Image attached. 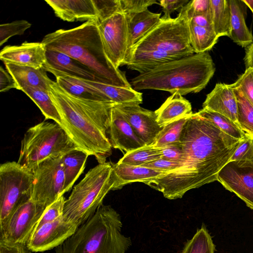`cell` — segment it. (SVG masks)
I'll use <instances>...</instances> for the list:
<instances>
[{
    "mask_svg": "<svg viewBox=\"0 0 253 253\" xmlns=\"http://www.w3.org/2000/svg\"><path fill=\"white\" fill-rule=\"evenodd\" d=\"M240 141L193 113L180 138L183 159L179 167L145 184L168 199L181 198L190 190L216 181Z\"/></svg>",
    "mask_w": 253,
    "mask_h": 253,
    "instance_id": "cell-1",
    "label": "cell"
},
{
    "mask_svg": "<svg viewBox=\"0 0 253 253\" xmlns=\"http://www.w3.org/2000/svg\"><path fill=\"white\" fill-rule=\"evenodd\" d=\"M61 120V126L77 149L106 162L113 148L108 134L111 112L116 104L74 96L53 82L48 91Z\"/></svg>",
    "mask_w": 253,
    "mask_h": 253,
    "instance_id": "cell-2",
    "label": "cell"
},
{
    "mask_svg": "<svg viewBox=\"0 0 253 253\" xmlns=\"http://www.w3.org/2000/svg\"><path fill=\"white\" fill-rule=\"evenodd\" d=\"M46 48L63 52L92 70L102 83L132 87L125 74L116 69L105 52L96 21L74 28L59 29L46 35L41 42Z\"/></svg>",
    "mask_w": 253,
    "mask_h": 253,
    "instance_id": "cell-3",
    "label": "cell"
},
{
    "mask_svg": "<svg viewBox=\"0 0 253 253\" xmlns=\"http://www.w3.org/2000/svg\"><path fill=\"white\" fill-rule=\"evenodd\" d=\"M215 67L209 52L195 53L163 64L132 79L136 91L154 89L181 95L203 89L213 77Z\"/></svg>",
    "mask_w": 253,
    "mask_h": 253,
    "instance_id": "cell-4",
    "label": "cell"
},
{
    "mask_svg": "<svg viewBox=\"0 0 253 253\" xmlns=\"http://www.w3.org/2000/svg\"><path fill=\"white\" fill-rule=\"evenodd\" d=\"M120 214L102 204L74 233L55 248V253H126L131 245L121 232Z\"/></svg>",
    "mask_w": 253,
    "mask_h": 253,
    "instance_id": "cell-5",
    "label": "cell"
},
{
    "mask_svg": "<svg viewBox=\"0 0 253 253\" xmlns=\"http://www.w3.org/2000/svg\"><path fill=\"white\" fill-rule=\"evenodd\" d=\"M114 184L112 163L99 164L91 169L66 200L64 219L78 227L90 218L102 205Z\"/></svg>",
    "mask_w": 253,
    "mask_h": 253,
    "instance_id": "cell-6",
    "label": "cell"
},
{
    "mask_svg": "<svg viewBox=\"0 0 253 253\" xmlns=\"http://www.w3.org/2000/svg\"><path fill=\"white\" fill-rule=\"evenodd\" d=\"M74 149L77 147L61 125L43 121L26 131L17 162L32 171L43 161Z\"/></svg>",
    "mask_w": 253,
    "mask_h": 253,
    "instance_id": "cell-7",
    "label": "cell"
},
{
    "mask_svg": "<svg viewBox=\"0 0 253 253\" xmlns=\"http://www.w3.org/2000/svg\"><path fill=\"white\" fill-rule=\"evenodd\" d=\"M152 50L193 54L188 20L178 15L175 18L161 17L157 25L130 48L127 55Z\"/></svg>",
    "mask_w": 253,
    "mask_h": 253,
    "instance_id": "cell-8",
    "label": "cell"
},
{
    "mask_svg": "<svg viewBox=\"0 0 253 253\" xmlns=\"http://www.w3.org/2000/svg\"><path fill=\"white\" fill-rule=\"evenodd\" d=\"M34 175L14 161L0 166V224L19 205L31 199Z\"/></svg>",
    "mask_w": 253,
    "mask_h": 253,
    "instance_id": "cell-9",
    "label": "cell"
},
{
    "mask_svg": "<svg viewBox=\"0 0 253 253\" xmlns=\"http://www.w3.org/2000/svg\"><path fill=\"white\" fill-rule=\"evenodd\" d=\"M32 171L31 199L38 205L45 209L64 195L65 179L62 156L43 161Z\"/></svg>",
    "mask_w": 253,
    "mask_h": 253,
    "instance_id": "cell-10",
    "label": "cell"
},
{
    "mask_svg": "<svg viewBox=\"0 0 253 253\" xmlns=\"http://www.w3.org/2000/svg\"><path fill=\"white\" fill-rule=\"evenodd\" d=\"M44 210L32 199L19 205L0 224V240L26 245Z\"/></svg>",
    "mask_w": 253,
    "mask_h": 253,
    "instance_id": "cell-11",
    "label": "cell"
},
{
    "mask_svg": "<svg viewBox=\"0 0 253 253\" xmlns=\"http://www.w3.org/2000/svg\"><path fill=\"white\" fill-rule=\"evenodd\" d=\"M107 57L119 69L124 65L128 50V31L125 14L118 12L97 23Z\"/></svg>",
    "mask_w": 253,
    "mask_h": 253,
    "instance_id": "cell-12",
    "label": "cell"
},
{
    "mask_svg": "<svg viewBox=\"0 0 253 253\" xmlns=\"http://www.w3.org/2000/svg\"><path fill=\"white\" fill-rule=\"evenodd\" d=\"M217 180L253 210V162L230 161L219 171Z\"/></svg>",
    "mask_w": 253,
    "mask_h": 253,
    "instance_id": "cell-13",
    "label": "cell"
},
{
    "mask_svg": "<svg viewBox=\"0 0 253 253\" xmlns=\"http://www.w3.org/2000/svg\"><path fill=\"white\" fill-rule=\"evenodd\" d=\"M78 228L62 216L35 230L26 245L31 252L35 253L56 248L73 235Z\"/></svg>",
    "mask_w": 253,
    "mask_h": 253,
    "instance_id": "cell-14",
    "label": "cell"
},
{
    "mask_svg": "<svg viewBox=\"0 0 253 253\" xmlns=\"http://www.w3.org/2000/svg\"><path fill=\"white\" fill-rule=\"evenodd\" d=\"M145 145H151L162 130L155 111L144 109L138 104H116Z\"/></svg>",
    "mask_w": 253,
    "mask_h": 253,
    "instance_id": "cell-15",
    "label": "cell"
},
{
    "mask_svg": "<svg viewBox=\"0 0 253 253\" xmlns=\"http://www.w3.org/2000/svg\"><path fill=\"white\" fill-rule=\"evenodd\" d=\"M45 56L46 61L42 68L55 77L69 76L102 83L92 70L67 54L46 48Z\"/></svg>",
    "mask_w": 253,
    "mask_h": 253,
    "instance_id": "cell-16",
    "label": "cell"
},
{
    "mask_svg": "<svg viewBox=\"0 0 253 253\" xmlns=\"http://www.w3.org/2000/svg\"><path fill=\"white\" fill-rule=\"evenodd\" d=\"M108 134L112 148L126 153L145 146L116 104L111 109Z\"/></svg>",
    "mask_w": 253,
    "mask_h": 253,
    "instance_id": "cell-17",
    "label": "cell"
},
{
    "mask_svg": "<svg viewBox=\"0 0 253 253\" xmlns=\"http://www.w3.org/2000/svg\"><path fill=\"white\" fill-rule=\"evenodd\" d=\"M46 47L41 42H24L18 45H7L0 52V59L4 63L43 67L46 61Z\"/></svg>",
    "mask_w": 253,
    "mask_h": 253,
    "instance_id": "cell-18",
    "label": "cell"
},
{
    "mask_svg": "<svg viewBox=\"0 0 253 253\" xmlns=\"http://www.w3.org/2000/svg\"><path fill=\"white\" fill-rule=\"evenodd\" d=\"M56 16L68 22L96 21L97 13L92 0H45Z\"/></svg>",
    "mask_w": 253,
    "mask_h": 253,
    "instance_id": "cell-19",
    "label": "cell"
},
{
    "mask_svg": "<svg viewBox=\"0 0 253 253\" xmlns=\"http://www.w3.org/2000/svg\"><path fill=\"white\" fill-rule=\"evenodd\" d=\"M203 108L219 113L238 125L237 102L233 89L230 84H216L207 94Z\"/></svg>",
    "mask_w": 253,
    "mask_h": 253,
    "instance_id": "cell-20",
    "label": "cell"
},
{
    "mask_svg": "<svg viewBox=\"0 0 253 253\" xmlns=\"http://www.w3.org/2000/svg\"><path fill=\"white\" fill-rule=\"evenodd\" d=\"M190 55L185 53H170L156 50L137 51L129 53L123 65H126L129 69L143 74L163 64Z\"/></svg>",
    "mask_w": 253,
    "mask_h": 253,
    "instance_id": "cell-21",
    "label": "cell"
},
{
    "mask_svg": "<svg viewBox=\"0 0 253 253\" xmlns=\"http://www.w3.org/2000/svg\"><path fill=\"white\" fill-rule=\"evenodd\" d=\"M114 184L112 190L120 189L125 185L135 182L144 184L165 174L167 172L142 166L113 164Z\"/></svg>",
    "mask_w": 253,
    "mask_h": 253,
    "instance_id": "cell-22",
    "label": "cell"
},
{
    "mask_svg": "<svg viewBox=\"0 0 253 253\" xmlns=\"http://www.w3.org/2000/svg\"><path fill=\"white\" fill-rule=\"evenodd\" d=\"M6 69L16 81L19 90L25 85L40 88L49 91L53 82L47 75L43 68L37 69L32 67L13 64H5Z\"/></svg>",
    "mask_w": 253,
    "mask_h": 253,
    "instance_id": "cell-23",
    "label": "cell"
},
{
    "mask_svg": "<svg viewBox=\"0 0 253 253\" xmlns=\"http://www.w3.org/2000/svg\"><path fill=\"white\" fill-rule=\"evenodd\" d=\"M231 10L230 38L242 47L253 42V36L246 23V5L243 0H229Z\"/></svg>",
    "mask_w": 253,
    "mask_h": 253,
    "instance_id": "cell-24",
    "label": "cell"
},
{
    "mask_svg": "<svg viewBox=\"0 0 253 253\" xmlns=\"http://www.w3.org/2000/svg\"><path fill=\"white\" fill-rule=\"evenodd\" d=\"M155 112L161 127L193 114L190 102L177 92L169 97Z\"/></svg>",
    "mask_w": 253,
    "mask_h": 253,
    "instance_id": "cell-25",
    "label": "cell"
},
{
    "mask_svg": "<svg viewBox=\"0 0 253 253\" xmlns=\"http://www.w3.org/2000/svg\"><path fill=\"white\" fill-rule=\"evenodd\" d=\"M78 79L100 92L108 102L116 104H140L142 102V93L135 90L132 87L118 86L101 82Z\"/></svg>",
    "mask_w": 253,
    "mask_h": 253,
    "instance_id": "cell-26",
    "label": "cell"
},
{
    "mask_svg": "<svg viewBox=\"0 0 253 253\" xmlns=\"http://www.w3.org/2000/svg\"><path fill=\"white\" fill-rule=\"evenodd\" d=\"M161 13H153L148 9L131 17H126L128 31V52L157 25L161 18Z\"/></svg>",
    "mask_w": 253,
    "mask_h": 253,
    "instance_id": "cell-27",
    "label": "cell"
},
{
    "mask_svg": "<svg viewBox=\"0 0 253 253\" xmlns=\"http://www.w3.org/2000/svg\"><path fill=\"white\" fill-rule=\"evenodd\" d=\"M89 155L78 149H74L62 156L65 174L64 193L69 191L83 172Z\"/></svg>",
    "mask_w": 253,
    "mask_h": 253,
    "instance_id": "cell-28",
    "label": "cell"
},
{
    "mask_svg": "<svg viewBox=\"0 0 253 253\" xmlns=\"http://www.w3.org/2000/svg\"><path fill=\"white\" fill-rule=\"evenodd\" d=\"M211 13L213 29L216 36L218 38H230L231 27L229 0H211Z\"/></svg>",
    "mask_w": 253,
    "mask_h": 253,
    "instance_id": "cell-29",
    "label": "cell"
},
{
    "mask_svg": "<svg viewBox=\"0 0 253 253\" xmlns=\"http://www.w3.org/2000/svg\"><path fill=\"white\" fill-rule=\"evenodd\" d=\"M36 104L45 117L61 126L58 112L49 95L48 91L30 86H24L21 90Z\"/></svg>",
    "mask_w": 253,
    "mask_h": 253,
    "instance_id": "cell-30",
    "label": "cell"
},
{
    "mask_svg": "<svg viewBox=\"0 0 253 253\" xmlns=\"http://www.w3.org/2000/svg\"><path fill=\"white\" fill-rule=\"evenodd\" d=\"M56 79L58 85L74 96L85 99L108 102L100 92L84 84L77 78L59 76L56 77Z\"/></svg>",
    "mask_w": 253,
    "mask_h": 253,
    "instance_id": "cell-31",
    "label": "cell"
},
{
    "mask_svg": "<svg viewBox=\"0 0 253 253\" xmlns=\"http://www.w3.org/2000/svg\"><path fill=\"white\" fill-rule=\"evenodd\" d=\"M189 29L190 44L195 53L210 50L218 42L219 38L212 30L191 23Z\"/></svg>",
    "mask_w": 253,
    "mask_h": 253,
    "instance_id": "cell-32",
    "label": "cell"
},
{
    "mask_svg": "<svg viewBox=\"0 0 253 253\" xmlns=\"http://www.w3.org/2000/svg\"><path fill=\"white\" fill-rule=\"evenodd\" d=\"M196 113L211 122L220 130L233 138L242 140L246 134L237 124L219 113L205 108H203Z\"/></svg>",
    "mask_w": 253,
    "mask_h": 253,
    "instance_id": "cell-33",
    "label": "cell"
},
{
    "mask_svg": "<svg viewBox=\"0 0 253 253\" xmlns=\"http://www.w3.org/2000/svg\"><path fill=\"white\" fill-rule=\"evenodd\" d=\"M215 246L206 225L203 223L180 253H215Z\"/></svg>",
    "mask_w": 253,
    "mask_h": 253,
    "instance_id": "cell-34",
    "label": "cell"
},
{
    "mask_svg": "<svg viewBox=\"0 0 253 253\" xmlns=\"http://www.w3.org/2000/svg\"><path fill=\"white\" fill-rule=\"evenodd\" d=\"M191 115L184 117L164 126L151 145L160 148L179 142L184 126Z\"/></svg>",
    "mask_w": 253,
    "mask_h": 253,
    "instance_id": "cell-35",
    "label": "cell"
},
{
    "mask_svg": "<svg viewBox=\"0 0 253 253\" xmlns=\"http://www.w3.org/2000/svg\"><path fill=\"white\" fill-rule=\"evenodd\" d=\"M233 89L238 106V125L246 133L253 136V106L239 88Z\"/></svg>",
    "mask_w": 253,
    "mask_h": 253,
    "instance_id": "cell-36",
    "label": "cell"
},
{
    "mask_svg": "<svg viewBox=\"0 0 253 253\" xmlns=\"http://www.w3.org/2000/svg\"><path fill=\"white\" fill-rule=\"evenodd\" d=\"M161 158L159 148L145 145L126 153L118 163L141 166Z\"/></svg>",
    "mask_w": 253,
    "mask_h": 253,
    "instance_id": "cell-37",
    "label": "cell"
},
{
    "mask_svg": "<svg viewBox=\"0 0 253 253\" xmlns=\"http://www.w3.org/2000/svg\"><path fill=\"white\" fill-rule=\"evenodd\" d=\"M32 24L25 20L1 24L0 25V46L6 42L9 38L16 35H23Z\"/></svg>",
    "mask_w": 253,
    "mask_h": 253,
    "instance_id": "cell-38",
    "label": "cell"
},
{
    "mask_svg": "<svg viewBox=\"0 0 253 253\" xmlns=\"http://www.w3.org/2000/svg\"><path fill=\"white\" fill-rule=\"evenodd\" d=\"M65 201V198L63 195L47 207L40 217L34 231L42 225L52 222L63 216Z\"/></svg>",
    "mask_w": 253,
    "mask_h": 253,
    "instance_id": "cell-39",
    "label": "cell"
},
{
    "mask_svg": "<svg viewBox=\"0 0 253 253\" xmlns=\"http://www.w3.org/2000/svg\"><path fill=\"white\" fill-rule=\"evenodd\" d=\"M97 13V23L121 12L119 0H92Z\"/></svg>",
    "mask_w": 253,
    "mask_h": 253,
    "instance_id": "cell-40",
    "label": "cell"
},
{
    "mask_svg": "<svg viewBox=\"0 0 253 253\" xmlns=\"http://www.w3.org/2000/svg\"><path fill=\"white\" fill-rule=\"evenodd\" d=\"M211 10V0H190L180 9L178 15L186 18L188 21L197 14H208Z\"/></svg>",
    "mask_w": 253,
    "mask_h": 253,
    "instance_id": "cell-41",
    "label": "cell"
},
{
    "mask_svg": "<svg viewBox=\"0 0 253 253\" xmlns=\"http://www.w3.org/2000/svg\"><path fill=\"white\" fill-rule=\"evenodd\" d=\"M121 12L126 17H131L136 14L148 9L154 4H158L156 0H119Z\"/></svg>",
    "mask_w": 253,
    "mask_h": 253,
    "instance_id": "cell-42",
    "label": "cell"
},
{
    "mask_svg": "<svg viewBox=\"0 0 253 253\" xmlns=\"http://www.w3.org/2000/svg\"><path fill=\"white\" fill-rule=\"evenodd\" d=\"M230 85L232 88H239L253 106V68L246 69L237 81Z\"/></svg>",
    "mask_w": 253,
    "mask_h": 253,
    "instance_id": "cell-43",
    "label": "cell"
},
{
    "mask_svg": "<svg viewBox=\"0 0 253 253\" xmlns=\"http://www.w3.org/2000/svg\"><path fill=\"white\" fill-rule=\"evenodd\" d=\"M240 160L253 162V136L247 133L241 140L230 161Z\"/></svg>",
    "mask_w": 253,
    "mask_h": 253,
    "instance_id": "cell-44",
    "label": "cell"
},
{
    "mask_svg": "<svg viewBox=\"0 0 253 253\" xmlns=\"http://www.w3.org/2000/svg\"><path fill=\"white\" fill-rule=\"evenodd\" d=\"M161 158L180 163L183 159V149L180 142L171 144L160 148Z\"/></svg>",
    "mask_w": 253,
    "mask_h": 253,
    "instance_id": "cell-45",
    "label": "cell"
},
{
    "mask_svg": "<svg viewBox=\"0 0 253 253\" xmlns=\"http://www.w3.org/2000/svg\"><path fill=\"white\" fill-rule=\"evenodd\" d=\"M141 166L162 170L167 173L178 168L180 162L161 158Z\"/></svg>",
    "mask_w": 253,
    "mask_h": 253,
    "instance_id": "cell-46",
    "label": "cell"
},
{
    "mask_svg": "<svg viewBox=\"0 0 253 253\" xmlns=\"http://www.w3.org/2000/svg\"><path fill=\"white\" fill-rule=\"evenodd\" d=\"M190 0H161L160 5L162 7L164 15L161 17L164 19L171 18L170 14L175 10L181 9Z\"/></svg>",
    "mask_w": 253,
    "mask_h": 253,
    "instance_id": "cell-47",
    "label": "cell"
},
{
    "mask_svg": "<svg viewBox=\"0 0 253 253\" xmlns=\"http://www.w3.org/2000/svg\"><path fill=\"white\" fill-rule=\"evenodd\" d=\"M19 90V86L12 76L6 69L0 67V92H5L10 89Z\"/></svg>",
    "mask_w": 253,
    "mask_h": 253,
    "instance_id": "cell-48",
    "label": "cell"
},
{
    "mask_svg": "<svg viewBox=\"0 0 253 253\" xmlns=\"http://www.w3.org/2000/svg\"><path fill=\"white\" fill-rule=\"evenodd\" d=\"M26 244L14 243L0 240V253H30Z\"/></svg>",
    "mask_w": 253,
    "mask_h": 253,
    "instance_id": "cell-49",
    "label": "cell"
},
{
    "mask_svg": "<svg viewBox=\"0 0 253 253\" xmlns=\"http://www.w3.org/2000/svg\"><path fill=\"white\" fill-rule=\"evenodd\" d=\"M188 22L213 30L211 10L208 14H197L193 16L188 20Z\"/></svg>",
    "mask_w": 253,
    "mask_h": 253,
    "instance_id": "cell-50",
    "label": "cell"
},
{
    "mask_svg": "<svg viewBox=\"0 0 253 253\" xmlns=\"http://www.w3.org/2000/svg\"><path fill=\"white\" fill-rule=\"evenodd\" d=\"M244 60L246 69L253 68V42L245 48V55Z\"/></svg>",
    "mask_w": 253,
    "mask_h": 253,
    "instance_id": "cell-51",
    "label": "cell"
},
{
    "mask_svg": "<svg viewBox=\"0 0 253 253\" xmlns=\"http://www.w3.org/2000/svg\"><path fill=\"white\" fill-rule=\"evenodd\" d=\"M243 1L253 13V0H243Z\"/></svg>",
    "mask_w": 253,
    "mask_h": 253,
    "instance_id": "cell-52",
    "label": "cell"
}]
</instances>
